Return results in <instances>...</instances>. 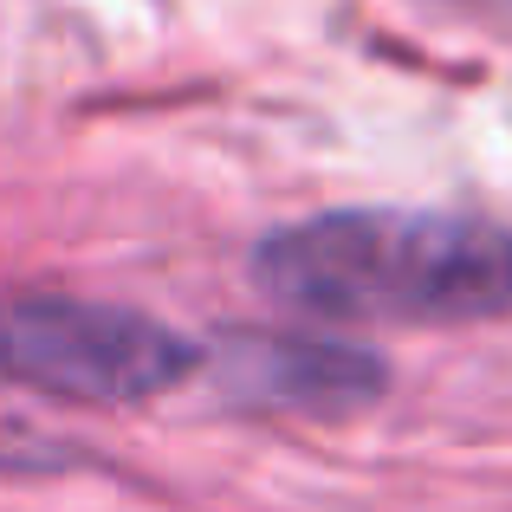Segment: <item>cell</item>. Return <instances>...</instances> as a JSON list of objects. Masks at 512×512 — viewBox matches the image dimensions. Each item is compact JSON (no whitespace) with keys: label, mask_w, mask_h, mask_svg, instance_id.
<instances>
[{"label":"cell","mask_w":512,"mask_h":512,"mask_svg":"<svg viewBox=\"0 0 512 512\" xmlns=\"http://www.w3.org/2000/svg\"><path fill=\"white\" fill-rule=\"evenodd\" d=\"M208 370V344L130 305L78 292H0V383L52 402L130 409Z\"/></svg>","instance_id":"cell-2"},{"label":"cell","mask_w":512,"mask_h":512,"mask_svg":"<svg viewBox=\"0 0 512 512\" xmlns=\"http://www.w3.org/2000/svg\"><path fill=\"white\" fill-rule=\"evenodd\" d=\"M208 376L234 402L286 415H357L389 389V363L370 344L305 331H227L208 344Z\"/></svg>","instance_id":"cell-3"},{"label":"cell","mask_w":512,"mask_h":512,"mask_svg":"<svg viewBox=\"0 0 512 512\" xmlns=\"http://www.w3.org/2000/svg\"><path fill=\"white\" fill-rule=\"evenodd\" d=\"M253 286L312 325H487L512 312V234L448 208H325L253 240Z\"/></svg>","instance_id":"cell-1"},{"label":"cell","mask_w":512,"mask_h":512,"mask_svg":"<svg viewBox=\"0 0 512 512\" xmlns=\"http://www.w3.org/2000/svg\"><path fill=\"white\" fill-rule=\"evenodd\" d=\"M91 467V448L46 422H26V415L0 409V474L13 480H46V474H78Z\"/></svg>","instance_id":"cell-4"}]
</instances>
